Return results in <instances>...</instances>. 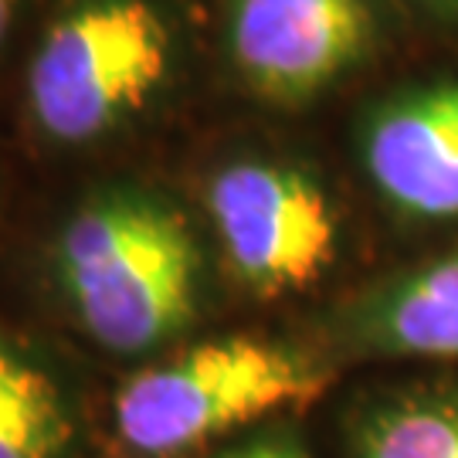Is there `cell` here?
Listing matches in <instances>:
<instances>
[{
  "instance_id": "6da1fadb",
  "label": "cell",
  "mask_w": 458,
  "mask_h": 458,
  "mask_svg": "<svg viewBox=\"0 0 458 458\" xmlns=\"http://www.w3.org/2000/svg\"><path fill=\"white\" fill-rule=\"evenodd\" d=\"M344 370L312 344L225 333L181 344L113 394L115 458H211L225 445L323 404Z\"/></svg>"
},
{
  "instance_id": "7a4b0ae2",
  "label": "cell",
  "mask_w": 458,
  "mask_h": 458,
  "mask_svg": "<svg viewBox=\"0 0 458 458\" xmlns=\"http://www.w3.org/2000/svg\"><path fill=\"white\" fill-rule=\"evenodd\" d=\"M75 327L113 357H160L204 312V255L164 197L109 187L85 197L51 251Z\"/></svg>"
},
{
  "instance_id": "3957f363",
  "label": "cell",
  "mask_w": 458,
  "mask_h": 458,
  "mask_svg": "<svg viewBox=\"0 0 458 458\" xmlns=\"http://www.w3.org/2000/svg\"><path fill=\"white\" fill-rule=\"evenodd\" d=\"M170 68L174 31L157 4L79 0L34 51L28 109L55 143H96L164 89Z\"/></svg>"
},
{
  "instance_id": "277c9868",
  "label": "cell",
  "mask_w": 458,
  "mask_h": 458,
  "mask_svg": "<svg viewBox=\"0 0 458 458\" xmlns=\"http://www.w3.org/2000/svg\"><path fill=\"white\" fill-rule=\"evenodd\" d=\"M208 214L225 272L255 302L310 295L336 268V208L299 166L245 160L217 170Z\"/></svg>"
},
{
  "instance_id": "5b68a950",
  "label": "cell",
  "mask_w": 458,
  "mask_h": 458,
  "mask_svg": "<svg viewBox=\"0 0 458 458\" xmlns=\"http://www.w3.org/2000/svg\"><path fill=\"white\" fill-rule=\"evenodd\" d=\"M374 41L367 0H231L228 48L259 98L295 109L363 62Z\"/></svg>"
},
{
  "instance_id": "8992f818",
  "label": "cell",
  "mask_w": 458,
  "mask_h": 458,
  "mask_svg": "<svg viewBox=\"0 0 458 458\" xmlns=\"http://www.w3.org/2000/svg\"><path fill=\"white\" fill-rule=\"evenodd\" d=\"M312 346L340 370L357 360L458 367V248L350 295Z\"/></svg>"
},
{
  "instance_id": "52a82bcc",
  "label": "cell",
  "mask_w": 458,
  "mask_h": 458,
  "mask_svg": "<svg viewBox=\"0 0 458 458\" xmlns=\"http://www.w3.org/2000/svg\"><path fill=\"white\" fill-rule=\"evenodd\" d=\"M363 164L408 221H458V82L387 102L363 132Z\"/></svg>"
},
{
  "instance_id": "ba28073f",
  "label": "cell",
  "mask_w": 458,
  "mask_h": 458,
  "mask_svg": "<svg viewBox=\"0 0 458 458\" xmlns=\"http://www.w3.org/2000/svg\"><path fill=\"white\" fill-rule=\"evenodd\" d=\"M329 458H458V377L357 391L336 414Z\"/></svg>"
},
{
  "instance_id": "9c48e42d",
  "label": "cell",
  "mask_w": 458,
  "mask_h": 458,
  "mask_svg": "<svg viewBox=\"0 0 458 458\" xmlns=\"http://www.w3.org/2000/svg\"><path fill=\"white\" fill-rule=\"evenodd\" d=\"M0 458H79V421L58 377L0 327Z\"/></svg>"
},
{
  "instance_id": "30bf717a",
  "label": "cell",
  "mask_w": 458,
  "mask_h": 458,
  "mask_svg": "<svg viewBox=\"0 0 458 458\" xmlns=\"http://www.w3.org/2000/svg\"><path fill=\"white\" fill-rule=\"evenodd\" d=\"M211 458H319V452L310 442L302 418H285V421H272L238 442L225 445Z\"/></svg>"
},
{
  "instance_id": "8fae6325",
  "label": "cell",
  "mask_w": 458,
  "mask_h": 458,
  "mask_svg": "<svg viewBox=\"0 0 458 458\" xmlns=\"http://www.w3.org/2000/svg\"><path fill=\"white\" fill-rule=\"evenodd\" d=\"M14 11H17V0H0V45H4V38H7V31H11Z\"/></svg>"
},
{
  "instance_id": "7c38bea8",
  "label": "cell",
  "mask_w": 458,
  "mask_h": 458,
  "mask_svg": "<svg viewBox=\"0 0 458 458\" xmlns=\"http://www.w3.org/2000/svg\"><path fill=\"white\" fill-rule=\"evenodd\" d=\"M435 4H442V7H452V11H458V0H435Z\"/></svg>"
}]
</instances>
